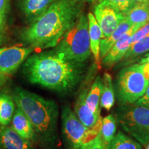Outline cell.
Masks as SVG:
<instances>
[{
  "label": "cell",
  "instance_id": "cell-1",
  "mask_svg": "<svg viewBox=\"0 0 149 149\" xmlns=\"http://www.w3.org/2000/svg\"><path fill=\"white\" fill-rule=\"evenodd\" d=\"M24 75L33 84L59 93L73 91L85 73L83 63L64 58L55 51L33 55L23 65Z\"/></svg>",
  "mask_w": 149,
  "mask_h": 149
},
{
  "label": "cell",
  "instance_id": "cell-2",
  "mask_svg": "<svg viewBox=\"0 0 149 149\" xmlns=\"http://www.w3.org/2000/svg\"><path fill=\"white\" fill-rule=\"evenodd\" d=\"M80 15L77 1L57 0L22 31V40L33 48L55 47Z\"/></svg>",
  "mask_w": 149,
  "mask_h": 149
},
{
  "label": "cell",
  "instance_id": "cell-3",
  "mask_svg": "<svg viewBox=\"0 0 149 149\" xmlns=\"http://www.w3.org/2000/svg\"><path fill=\"white\" fill-rule=\"evenodd\" d=\"M12 96L17 107L31 121L36 140L44 145L54 144L57 139L59 116L57 104L20 87L14 88Z\"/></svg>",
  "mask_w": 149,
  "mask_h": 149
},
{
  "label": "cell",
  "instance_id": "cell-4",
  "mask_svg": "<svg viewBox=\"0 0 149 149\" xmlns=\"http://www.w3.org/2000/svg\"><path fill=\"white\" fill-rule=\"evenodd\" d=\"M56 46L55 51L68 60L79 63L86 61L91 55L88 16L80 15Z\"/></svg>",
  "mask_w": 149,
  "mask_h": 149
},
{
  "label": "cell",
  "instance_id": "cell-5",
  "mask_svg": "<svg viewBox=\"0 0 149 149\" xmlns=\"http://www.w3.org/2000/svg\"><path fill=\"white\" fill-rule=\"evenodd\" d=\"M149 81L143 73L142 65L126 66L117 74L114 85L115 93L120 106L135 103L144 95Z\"/></svg>",
  "mask_w": 149,
  "mask_h": 149
},
{
  "label": "cell",
  "instance_id": "cell-6",
  "mask_svg": "<svg viewBox=\"0 0 149 149\" xmlns=\"http://www.w3.org/2000/svg\"><path fill=\"white\" fill-rule=\"evenodd\" d=\"M116 120L121 128L141 145L149 142V108L132 104L116 109Z\"/></svg>",
  "mask_w": 149,
  "mask_h": 149
},
{
  "label": "cell",
  "instance_id": "cell-7",
  "mask_svg": "<svg viewBox=\"0 0 149 149\" xmlns=\"http://www.w3.org/2000/svg\"><path fill=\"white\" fill-rule=\"evenodd\" d=\"M63 133L72 149H81L89 141L99 135L102 126L100 117L94 127L88 128L80 122L75 113L69 107H65L61 115Z\"/></svg>",
  "mask_w": 149,
  "mask_h": 149
},
{
  "label": "cell",
  "instance_id": "cell-8",
  "mask_svg": "<svg viewBox=\"0 0 149 149\" xmlns=\"http://www.w3.org/2000/svg\"><path fill=\"white\" fill-rule=\"evenodd\" d=\"M32 52L31 47L10 46L0 48V91Z\"/></svg>",
  "mask_w": 149,
  "mask_h": 149
},
{
  "label": "cell",
  "instance_id": "cell-9",
  "mask_svg": "<svg viewBox=\"0 0 149 149\" xmlns=\"http://www.w3.org/2000/svg\"><path fill=\"white\" fill-rule=\"evenodd\" d=\"M94 16L101 28L103 38L109 37L125 19L124 13L104 1L95 7Z\"/></svg>",
  "mask_w": 149,
  "mask_h": 149
},
{
  "label": "cell",
  "instance_id": "cell-10",
  "mask_svg": "<svg viewBox=\"0 0 149 149\" xmlns=\"http://www.w3.org/2000/svg\"><path fill=\"white\" fill-rule=\"evenodd\" d=\"M142 26L133 25L130 29L113 45L107 55L102 59V64L107 68H111L119 63L125 56L131 46L130 37Z\"/></svg>",
  "mask_w": 149,
  "mask_h": 149
},
{
  "label": "cell",
  "instance_id": "cell-11",
  "mask_svg": "<svg viewBox=\"0 0 149 149\" xmlns=\"http://www.w3.org/2000/svg\"><path fill=\"white\" fill-rule=\"evenodd\" d=\"M33 144L11 126H0V149H33Z\"/></svg>",
  "mask_w": 149,
  "mask_h": 149
},
{
  "label": "cell",
  "instance_id": "cell-12",
  "mask_svg": "<svg viewBox=\"0 0 149 149\" xmlns=\"http://www.w3.org/2000/svg\"><path fill=\"white\" fill-rule=\"evenodd\" d=\"M88 90L81 92L74 104V113L86 127L91 128L94 127L100 117V115L96 114L90 109L86 104V96Z\"/></svg>",
  "mask_w": 149,
  "mask_h": 149
},
{
  "label": "cell",
  "instance_id": "cell-13",
  "mask_svg": "<svg viewBox=\"0 0 149 149\" xmlns=\"http://www.w3.org/2000/svg\"><path fill=\"white\" fill-rule=\"evenodd\" d=\"M10 123L11 127L24 139L33 144L36 141V135L31 121L18 107L16 108Z\"/></svg>",
  "mask_w": 149,
  "mask_h": 149
},
{
  "label": "cell",
  "instance_id": "cell-14",
  "mask_svg": "<svg viewBox=\"0 0 149 149\" xmlns=\"http://www.w3.org/2000/svg\"><path fill=\"white\" fill-rule=\"evenodd\" d=\"M88 33L90 38V47L91 53L94 56L95 61L98 67H100L101 57H100V42L103 38L102 31L100 25L97 22L94 15L88 13Z\"/></svg>",
  "mask_w": 149,
  "mask_h": 149
},
{
  "label": "cell",
  "instance_id": "cell-15",
  "mask_svg": "<svg viewBox=\"0 0 149 149\" xmlns=\"http://www.w3.org/2000/svg\"><path fill=\"white\" fill-rule=\"evenodd\" d=\"M57 0H22V9L25 16L34 21Z\"/></svg>",
  "mask_w": 149,
  "mask_h": 149
},
{
  "label": "cell",
  "instance_id": "cell-16",
  "mask_svg": "<svg viewBox=\"0 0 149 149\" xmlns=\"http://www.w3.org/2000/svg\"><path fill=\"white\" fill-rule=\"evenodd\" d=\"M131 25L126 19H124L121 23L117 26L112 34L107 38H103L100 42V57L102 59L109 53L111 48L127 32Z\"/></svg>",
  "mask_w": 149,
  "mask_h": 149
},
{
  "label": "cell",
  "instance_id": "cell-17",
  "mask_svg": "<svg viewBox=\"0 0 149 149\" xmlns=\"http://www.w3.org/2000/svg\"><path fill=\"white\" fill-rule=\"evenodd\" d=\"M12 95L5 91L0 92V126H8L16 109Z\"/></svg>",
  "mask_w": 149,
  "mask_h": 149
},
{
  "label": "cell",
  "instance_id": "cell-18",
  "mask_svg": "<svg viewBox=\"0 0 149 149\" xmlns=\"http://www.w3.org/2000/svg\"><path fill=\"white\" fill-rule=\"evenodd\" d=\"M102 91H103V80L100 76H97L87 93L86 100L87 105L91 111L98 115H100V103Z\"/></svg>",
  "mask_w": 149,
  "mask_h": 149
},
{
  "label": "cell",
  "instance_id": "cell-19",
  "mask_svg": "<svg viewBox=\"0 0 149 149\" xmlns=\"http://www.w3.org/2000/svg\"><path fill=\"white\" fill-rule=\"evenodd\" d=\"M125 19L131 25L144 26L149 22V6L136 3L125 15Z\"/></svg>",
  "mask_w": 149,
  "mask_h": 149
},
{
  "label": "cell",
  "instance_id": "cell-20",
  "mask_svg": "<svg viewBox=\"0 0 149 149\" xmlns=\"http://www.w3.org/2000/svg\"><path fill=\"white\" fill-rule=\"evenodd\" d=\"M103 91H102L100 107L109 111L115 103V89L111 75L105 72L103 76Z\"/></svg>",
  "mask_w": 149,
  "mask_h": 149
},
{
  "label": "cell",
  "instance_id": "cell-21",
  "mask_svg": "<svg viewBox=\"0 0 149 149\" xmlns=\"http://www.w3.org/2000/svg\"><path fill=\"white\" fill-rule=\"evenodd\" d=\"M149 52V35L144 37L141 40L137 41L130 46L129 49L124 56V66H127L130 61H133L137 57L142 55L143 54Z\"/></svg>",
  "mask_w": 149,
  "mask_h": 149
},
{
  "label": "cell",
  "instance_id": "cell-22",
  "mask_svg": "<svg viewBox=\"0 0 149 149\" xmlns=\"http://www.w3.org/2000/svg\"><path fill=\"white\" fill-rule=\"evenodd\" d=\"M108 149H142V146L137 140L119 131L112 139Z\"/></svg>",
  "mask_w": 149,
  "mask_h": 149
},
{
  "label": "cell",
  "instance_id": "cell-23",
  "mask_svg": "<svg viewBox=\"0 0 149 149\" xmlns=\"http://www.w3.org/2000/svg\"><path fill=\"white\" fill-rule=\"evenodd\" d=\"M116 122V119L113 115H107L102 121V126L100 133L102 141L107 148L112 139L115 137L117 130Z\"/></svg>",
  "mask_w": 149,
  "mask_h": 149
},
{
  "label": "cell",
  "instance_id": "cell-24",
  "mask_svg": "<svg viewBox=\"0 0 149 149\" xmlns=\"http://www.w3.org/2000/svg\"><path fill=\"white\" fill-rule=\"evenodd\" d=\"M101 1L111 5L124 13V15L136 4L133 0H101Z\"/></svg>",
  "mask_w": 149,
  "mask_h": 149
},
{
  "label": "cell",
  "instance_id": "cell-25",
  "mask_svg": "<svg viewBox=\"0 0 149 149\" xmlns=\"http://www.w3.org/2000/svg\"><path fill=\"white\" fill-rule=\"evenodd\" d=\"M148 35H149V22L143 26L142 27H141L140 29H139L135 33H134L131 35V37H130L131 45L134 43L137 42V41L143 39L144 37L148 36Z\"/></svg>",
  "mask_w": 149,
  "mask_h": 149
},
{
  "label": "cell",
  "instance_id": "cell-26",
  "mask_svg": "<svg viewBox=\"0 0 149 149\" xmlns=\"http://www.w3.org/2000/svg\"><path fill=\"white\" fill-rule=\"evenodd\" d=\"M81 149H108V148L102 141L100 133H99L95 138L86 143Z\"/></svg>",
  "mask_w": 149,
  "mask_h": 149
},
{
  "label": "cell",
  "instance_id": "cell-27",
  "mask_svg": "<svg viewBox=\"0 0 149 149\" xmlns=\"http://www.w3.org/2000/svg\"><path fill=\"white\" fill-rule=\"evenodd\" d=\"M9 0H0V26H3L8 8Z\"/></svg>",
  "mask_w": 149,
  "mask_h": 149
},
{
  "label": "cell",
  "instance_id": "cell-28",
  "mask_svg": "<svg viewBox=\"0 0 149 149\" xmlns=\"http://www.w3.org/2000/svg\"><path fill=\"white\" fill-rule=\"evenodd\" d=\"M134 104H137V105L144 106V107L149 108V85L144 95L141 97V98H139V100Z\"/></svg>",
  "mask_w": 149,
  "mask_h": 149
},
{
  "label": "cell",
  "instance_id": "cell-29",
  "mask_svg": "<svg viewBox=\"0 0 149 149\" xmlns=\"http://www.w3.org/2000/svg\"><path fill=\"white\" fill-rule=\"evenodd\" d=\"M142 65L143 73H144L145 77L149 81V63H144L141 64Z\"/></svg>",
  "mask_w": 149,
  "mask_h": 149
},
{
  "label": "cell",
  "instance_id": "cell-30",
  "mask_svg": "<svg viewBox=\"0 0 149 149\" xmlns=\"http://www.w3.org/2000/svg\"><path fill=\"white\" fill-rule=\"evenodd\" d=\"M144 63H149V53H147L144 55V57H141L139 64H144Z\"/></svg>",
  "mask_w": 149,
  "mask_h": 149
},
{
  "label": "cell",
  "instance_id": "cell-31",
  "mask_svg": "<svg viewBox=\"0 0 149 149\" xmlns=\"http://www.w3.org/2000/svg\"><path fill=\"white\" fill-rule=\"evenodd\" d=\"M135 3H144L149 6V0H133Z\"/></svg>",
  "mask_w": 149,
  "mask_h": 149
},
{
  "label": "cell",
  "instance_id": "cell-32",
  "mask_svg": "<svg viewBox=\"0 0 149 149\" xmlns=\"http://www.w3.org/2000/svg\"><path fill=\"white\" fill-rule=\"evenodd\" d=\"M3 40V26H0V44Z\"/></svg>",
  "mask_w": 149,
  "mask_h": 149
},
{
  "label": "cell",
  "instance_id": "cell-33",
  "mask_svg": "<svg viewBox=\"0 0 149 149\" xmlns=\"http://www.w3.org/2000/svg\"><path fill=\"white\" fill-rule=\"evenodd\" d=\"M74 1H77V2H87V3H91L93 2L95 0H74Z\"/></svg>",
  "mask_w": 149,
  "mask_h": 149
},
{
  "label": "cell",
  "instance_id": "cell-34",
  "mask_svg": "<svg viewBox=\"0 0 149 149\" xmlns=\"http://www.w3.org/2000/svg\"><path fill=\"white\" fill-rule=\"evenodd\" d=\"M145 149H149V142L146 145V148H145Z\"/></svg>",
  "mask_w": 149,
  "mask_h": 149
}]
</instances>
